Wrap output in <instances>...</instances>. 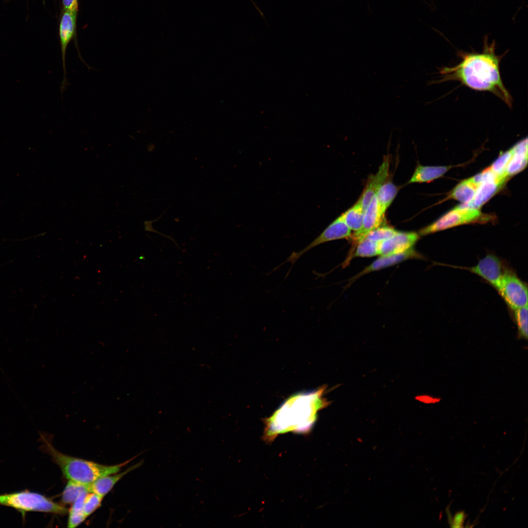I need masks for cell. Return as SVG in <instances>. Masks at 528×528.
Listing matches in <instances>:
<instances>
[{"label":"cell","instance_id":"cell-1","mask_svg":"<svg viewBox=\"0 0 528 528\" xmlns=\"http://www.w3.org/2000/svg\"><path fill=\"white\" fill-rule=\"evenodd\" d=\"M495 47L494 42L489 44L485 38L482 53H461L462 60L458 65L440 70L441 81L457 80L473 89L491 92L511 107L512 98L503 83L501 57L495 54Z\"/></svg>","mask_w":528,"mask_h":528},{"label":"cell","instance_id":"cell-2","mask_svg":"<svg viewBox=\"0 0 528 528\" xmlns=\"http://www.w3.org/2000/svg\"><path fill=\"white\" fill-rule=\"evenodd\" d=\"M325 387L300 393L287 398L269 418L265 419L263 439L272 442L280 434L289 432L308 433L316 418L317 412L328 405L323 397Z\"/></svg>","mask_w":528,"mask_h":528},{"label":"cell","instance_id":"cell-3","mask_svg":"<svg viewBox=\"0 0 528 528\" xmlns=\"http://www.w3.org/2000/svg\"><path fill=\"white\" fill-rule=\"evenodd\" d=\"M40 436L42 449L50 455L65 477L68 480L86 485L91 484L102 477L115 474L134 458L116 465H103L64 454L54 447L47 435L41 434Z\"/></svg>","mask_w":528,"mask_h":528},{"label":"cell","instance_id":"cell-4","mask_svg":"<svg viewBox=\"0 0 528 528\" xmlns=\"http://www.w3.org/2000/svg\"><path fill=\"white\" fill-rule=\"evenodd\" d=\"M0 505L11 507L20 512L22 519L29 512H41L63 515L67 509L39 493L28 490L0 495Z\"/></svg>","mask_w":528,"mask_h":528},{"label":"cell","instance_id":"cell-5","mask_svg":"<svg viewBox=\"0 0 528 528\" xmlns=\"http://www.w3.org/2000/svg\"><path fill=\"white\" fill-rule=\"evenodd\" d=\"M483 217L479 209L459 205L421 229L419 235H426L458 225L477 222L482 220Z\"/></svg>","mask_w":528,"mask_h":528},{"label":"cell","instance_id":"cell-6","mask_svg":"<svg viewBox=\"0 0 528 528\" xmlns=\"http://www.w3.org/2000/svg\"><path fill=\"white\" fill-rule=\"evenodd\" d=\"M351 235V230L346 224L340 215L304 248L298 251L292 252L287 258L286 261L281 265L289 262L291 264V267H292L300 257L311 249L319 245L332 241L350 238ZM281 265L277 267L276 269Z\"/></svg>","mask_w":528,"mask_h":528},{"label":"cell","instance_id":"cell-7","mask_svg":"<svg viewBox=\"0 0 528 528\" xmlns=\"http://www.w3.org/2000/svg\"><path fill=\"white\" fill-rule=\"evenodd\" d=\"M513 310L528 305V287L515 274L506 270L498 290Z\"/></svg>","mask_w":528,"mask_h":528},{"label":"cell","instance_id":"cell-8","mask_svg":"<svg viewBox=\"0 0 528 528\" xmlns=\"http://www.w3.org/2000/svg\"><path fill=\"white\" fill-rule=\"evenodd\" d=\"M78 12L64 10L61 16L59 25V37L62 53V59L64 76L61 85L60 90L63 93L67 86L66 66V55L67 46L75 36Z\"/></svg>","mask_w":528,"mask_h":528},{"label":"cell","instance_id":"cell-9","mask_svg":"<svg viewBox=\"0 0 528 528\" xmlns=\"http://www.w3.org/2000/svg\"><path fill=\"white\" fill-rule=\"evenodd\" d=\"M488 282L498 290L506 270L501 260L492 254H488L475 266L466 268Z\"/></svg>","mask_w":528,"mask_h":528},{"label":"cell","instance_id":"cell-10","mask_svg":"<svg viewBox=\"0 0 528 528\" xmlns=\"http://www.w3.org/2000/svg\"><path fill=\"white\" fill-rule=\"evenodd\" d=\"M419 238V234L415 232L397 231L389 239L380 242L379 255L401 253L413 247Z\"/></svg>","mask_w":528,"mask_h":528},{"label":"cell","instance_id":"cell-11","mask_svg":"<svg viewBox=\"0 0 528 528\" xmlns=\"http://www.w3.org/2000/svg\"><path fill=\"white\" fill-rule=\"evenodd\" d=\"M422 256L413 248L405 251L393 254L380 255L370 265L350 279L352 284L360 277L370 272L384 269L410 259L420 258Z\"/></svg>","mask_w":528,"mask_h":528},{"label":"cell","instance_id":"cell-12","mask_svg":"<svg viewBox=\"0 0 528 528\" xmlns=\"http://www.w3.org/2000/svg\"><path fill=\"white\" fill-rule=\"evenodd\" d=\"M508 178L506 175H504L481 183L477 188L473 199L468 203L460 205L479 209L501 189Z\"/></svg>","mask_w":528,"mask_h":528},{"label":"cell","instance_id":"cell-13","mask_svg":"<svg viewBox=\"0 0 528 528\" xmlns=\"http://www.w3.org/2000/svg\"><path fill=\"white\" fill-rule=\"evenodd\" d=\"M384 216L380 210L375 195L364 210L361 230L354 232L350 238L352 244L364 238L370 231L382 225Z\"/></svg>","mask_w":528,"mask_h":528},{"label":"cell","instance_id":"cell-14","mask_svg":"<svg viewBox=\"0 0 528 528\" xmlns=\"http://www.w3.org/2000/svg\"><path fill=\"white\" fill-rule=\"evenodd\" d=\"M390 161L388 156L384 158L378 171L369 177L364 191L357 201L364 210L368 206L380 186L386 181L389 175Z\"/></svg>","mask_w":528,"mask_h":528},{"label":"cell","instance_id":"cell-15","mask_svg":"<svg viewBox=\"0 0 528 528\" xmlns=\"http://www.w3.org/2000/svg\"><path fill=\"white\" fill-rule=\"evenodd\" d=\"M512 148L513 154L506 170V174L508 177L521 172L527 165V138L518 142Z\"/></svg>","mask_w":528,"mask_h":528},{"label":"cell","instance_id":"cell-16","mask_svg":"<svg viewBox=\"0 0 528 528\" xmlns=\"http://www.w3.org/2000/svg\"><path fill=\"white\" fill-rule=\"evenodd\" d=\"M142 461L127 469L125 471L113 475H109L97 479L89 484V492L95 493L103 497L107 495L113 488L114 485L123 476L132 470L139 467L142 463Z\"/></svg>","mask_w":528,"mask_h":528},{"label":"cell","instance_id":"cell-17","mask_svg":"<svg viewBox=\"0 0 528 528\" xmlns=\"http://www.w3.org/2000/svg\"><path fill=\"white\" fill-rule=\"evenodd\" d=\"M451 166H429L420 164L416 167L408 183L428 182L441 177Z\"/></svg>","mask_w":528,"mask_h":528},{"label":"cell","instance_id":"cell-18","mask_svg":"<svg viewBox=\"0 0 528 528\" xmlns=\"http://www.w3.org/2000/svg\"><path fill=\"white\" fill-rule=\"evenodd\" d=\"M380 242L370 240L365 237L353 243V248L343 263V267L348 264L352 258L356 257H371L379 255Z\"/></svg>","mask_w":528,"mask_h":528},{"label":"cell","instance_id":"cell-19","mask_svg":"<svg viewBox=\"0 0 528 528\" xmlns=\"http://www.w3.org/2000/svg\"><path fill=\"white\" fill-rule=\"evenodd\" d=\"M478 186L471 177L465 179L453 188L448 197L462 203H468L473 199Z\"/></svg>","mask_w":528,"mask_h":528},{"label":"cell","instance_id":"cell-20","mask_svg":"<svg viewBox=\"0 0 528 528\" xmlns=\"http://www.w3.org/2000/svg\"><path fill=\"white\" fill-rule=\"evenodd\" d=\"M398 192V188L392 182H385L377 191L375 196L380 210L384 215L395 198Z\"/></svg>","mask_w":528,"mask_h":528},{"label":"cell","instance_id":"cell-21","mask_svg":"<svg viewBox=\"0 0 528 528\" xmlns=\"http://www.w3.org/2000/svg\"><path fill=\"white\" fill-rule=\"evenodd\" d=\"M364 212L361 205L357 201L341 216L349 229L356 232L360 231L362 228Z\"/></svg>","mask_w":528,"mask_h":528},{"label":"cell","instance_id":"cell-22","mask_svg":"<svg viewBox=\"0 0 528 528\" xmlns=\"http://www.w3.org/2000/svg\"><path fill=\"white\" fill-rule=\"evenodd\" d=\"M89 492L83 491L73 503L69 511L67 527L73 528L81 524L87 518L84 510V502L86 496Z\"/></svg>","mask_w":528,"mask_h":528},{"label":"cell","instance_id":"cell-23","mask_svg":"<svg viewBox=\"0 0 528 528\" xmlns=\"http://www.w3.org/2000/svg\"><path fill=\"white\" fill-rule=\"evenodd\" d=\"M89 492V484L86 485L68 480L62 493V501L65 504L73 503L84 491Z\"/></svg>","mask_w":528,"mask_h":528},{"label":"cell","instance_id":"cell-24","mask_svg":"<svg viewBox=\"0 0 528 528\" xmlns=\"http://www.w3.org/2000/svg\"><path fill=\"white\" fill-rule=\"evenodd\" d=\"M514 317L518 329V336L528 339V305L514 310Z\"/></svg>","mask_w":528,"mask_h":528},{"label":"cell","instance_id":"cell-25","mask_svg":"<svg viewBox=\"0 0 528 528\" xmlns=\"http://www.w3.org/2000/svg\"><path fill=\"white\" fill-rule=\"evenodd\" d=\"M397 231L394 228L381 225L368 232L365 238L377 242H380L393 236Z\"/></svg>","mask_w":528,"mask_h":528},{"label":"cell","instance_id":"cell-26","mask_svg":"<svg viewBox=\"0 0 528 528\" xmlns=\"http://www.w3.org/2000/svg\"><path fill=\"white\" fill-rule=\"evenodd\" d=\"M512 154L513 150L511 148L509 150L501 154L489 168L498 176L506 175V168Z\"/></svg>","mask_w":528,"mask_h":528},{"label":"cell","instance_id":"cell-27","mask_svg":"<svg viewBox=\"0 0 528 528\" xmlns=\"http://www.w3.org/2000/svg\"><path fill=\"white\" fill-rule=\"evenodd\" d=\"M88 493L86 496L84 502V513L87 517L101 506L103 498L95 493Z\"/></svg>","mask_w":528,"mask_h":528},{"label":"cell","instance_id":"cell-28","mask_svg":"<svg viewBox=\"0 0 528 528\" xmlns=\"http://www.w3.org/2000/svg\"><path fill=\"white\" fill-rule=\"evenodd\" d=\"M63 9L78 12V0H62Z\"/></svg>","mask_w":528,"mask_h":528},{"label":"cell","instance_id":"cell-29","mask_svg":"<svg viewBox=\"0 0 528 528\" xmlns=\"http://www.w3.org/2000/svg\"><path fill=\"white\" fill-rule=\"evenodd\" d=\"M464 518V513L460 512L456 514L453 521V527H461Z\"/></svg>","mask_w":528,"mask_h":528}]
</instances>
